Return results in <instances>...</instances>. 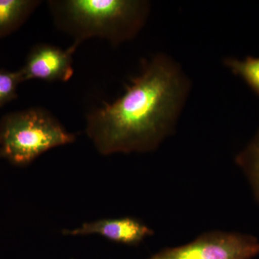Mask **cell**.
<instances>
[{"instance_id":"6da1fadb","label":"cell","mask_w":259,"mask_h":259,"mask_svg":"<svg viewBox=\"0 0 259 259\" xmlns=\"http://www.w3.org/2000/svg\"><path fill=\"white\" fill-rule=\"evenodd\" d=\"M191 86L178 62L156 54L119 98L87 114L86 134L103 156L155 151L175 131Z\"/></svg>"},{"instance_id":"7a4b0ae2","label":"cell","mask_w":259,"mask_h":259,"mask_svg":"<svg viewBox=\"0 0 259 259\" xmlns=\"http://www.w3.org/2000/svg\"><path fill=\"white\" fill-rule=\"evenodd\" d=\"M56 26L80 45L89 38L118 46L137 36L150 13L146 0H50Z\"/></svg>"},{"instance_id":"3957f363","label":"cell","mask_w":259,"mask_h":259,"mask_svg":"<svg viewBox=\"0 0 259 259\" xmlns=\"http://www.w3.org/2000/svg\"><path fill=\"white\" fill-rule=\"evenodd\" d=\"M76 139V135L42 107L10 112L0 120L2 158L15 166H28L42 153Z\"/></svg>"},{"instance_id":"277c9868","label":"cell","mask_w":259,"mask_h":259,"mask_svg":"<svg viewBox=\"0 0 259 259\" xmlns=\"http://www.w3.org/2000/svg\"><path fill=\"white\" fill-rule=\"evenodd\" d=\"M259 255V240L238 232H206L190 243L168 247L144 259H253Z\"/></svg>"},{"instance_id":"5b68a950","label":"cell","mask_w":259,"mask_h":259,"mask_svg":"<svg viewBox=\"0 0 259 259\" xmlns=\"http://www.w3.org/2000/svg\"><path fill=\"white\" fill-rule=\"evenodd\" d=\"M79 45L73 42L66 49L47 44L34 46L20 71L23 82L32 79L68 81L74 74V53Z\"/></svg>"},{"instance_id":"8992f818","label":"cell","mask_w":259,"mask_h":259,"mask_svg":"<svg viewBox=\"0 0 259 259\" xmlns=\"http://www.w3.org/2000/svg\"><path fill=\"white\" fill-rule=\"evenodd\" d=\"M61 234L72 237L96 235L114 243L136 246L153 236L154 231L139 219L125 216L83 223L77 228L63 229Z\"/></svg>"},{"instance_id":"52a82bcc","label":"cell","mask_w":259,"mask_h":259,"mask_svg":"<svg viewBox=\"0 0 259 259\" xmlns=\"http://www.w3.org/2000/svg\"><path fill=\"white\" fill-rule=\"evenodd\" d=\"M41 3L39 0H0V38L23 26Z\"/></svg>"},{"instance_id":"ba28073f","label":"cell","mask_w":259,"mask_h":259,"mask_svg":"<svg viewBox=\"0 0 259 259\" xmlns=\"http://www.w3.org/2000/svg\"><path fill=\"white\" fill-rule=\"evenodd\" d=\"M235 161L248 180L255 200L259 204V129L248 145L237 154Z\"/></svg>"},{"instance_id":"9c48e42d","label":"cell","mask_w":259,"mask_h":259,"mask_svg":"<svg viewBox=\"0 0 259 259\" xmlns=\"http://www.w3.org/2000/svg\"><path fill=\"white\" fill-rule=\"evenodd\" d=\"M223 64L259 96V58L247 56L244 59H239L228 57L224 59Z\"/></svg>"},{"instance_id":"30bf717a","label":"cell","mask_w":259,"mask_h":259,"mask_svg":"<svg viewBox=\"0 0 259 259\" xmlns=\"http://www.w3.org/2000/svg\"><path fill=\"white\" fill-rule=\"evenodd\" d=\"M23 82L20 71L0 69V107L18 97V88Z\"/></svg>"},{"instance_id":"8fae6325","label":"cell","mask_w":259,"mask_h":259,"mask_svg":"<svg viewBox=\"0 0 259 259\" xmlns=\"http://www.w3.org/2000/svg\"><path fill=\"white\" fill-rule=\"evenodd\" d=\"M2 158L1 151H0V158Z\"/></svg>"},{"instance_id":"7c38bea8","label":"cell","mask_w":259,"mask_h":259,"mask_svg":"<svg viewBox=\"0 0 259 259\" xmlns=\"http://www.w3.org/2000/svg\"><path fill=\"white\" fill-rule=\"evenodd\" d=\"M71 259H73V258H71Z\"/></svg>"}]
</instances>
